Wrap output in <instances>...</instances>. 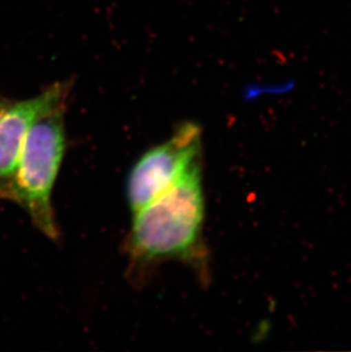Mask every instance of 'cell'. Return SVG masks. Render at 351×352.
Returning a JSON list of instances; mask_svg holds the SVG:
<instances>
[{"mask_svg":"<svg viewBox=\"0 0 351 352\" xmlns=\"http://www.w3.org/2000/svg\"><path fill=\"white\" fill-rule=\"evenodd\" d=\"M70 90V82H55L29 100H12L0 95V182L15 169L25 137L36 118L65 102Z\"/></svg>","mask_w":351,"mask_h":352,"instance_id":"4","label":"cell"},{"mask_svg":"<svg viewBox=\"0 0 351 352\" xmlns=\"http://www.w3.org/2000/svg\"><path fill=\"white\" fill-rule=\"evenodd\" d=\"M204 195L201 164L135 212L127 239L129 275L140 282L164 261H182L209 280V256L203 241Z\"/></svg>","mask_w":351,"mask_h":352,"instance_id":"1","label":"cell"},{"mask_svg":"<svg viewBox=\"0 0 351 352\" xmlns=\"http://www.w3.org/2000/svg\"><path fill=\"white\" fill-rule=\"evenodd\" d=\"M65 107L67 100L36 118L25 137L15 169L0 182V199L22 206L34 226L50 239L60 235L52 192L65 152Z\"/></svg>","mask_w":351,"mask_h":352,"instance_id":"2","label":"cell"},{"mask_svg":"<svg viewBox=\"0 0 351 352\" xmlns=\"http://www.w3.org/2000/svg\"><path fill=\"white\" fill-rule=\"evenodd\" d=\"M201 161V128L193 122L179 124L169 140L145 152L133 166L127 183L130 209L137 212L162 195Z\"/></svg>","mask_w":351,"mask_h":352,"instance_id":"3","label":"cell"},{"mask_svg":"<svg viewBox=\"0 0 351 352\" xmlns=\"http://www.w3.org/2000/svg\"><path fill=\"white\" fill-rule=\"evenodd\" d=\"M297 86V80L293 78L250 83L244 88V97L246 100H259L262 97L285 96L295 90Z\"/></svg>","mask_w":351,"mask_h":352,"instance_id":"5","label":"cell"}]
</instances>
